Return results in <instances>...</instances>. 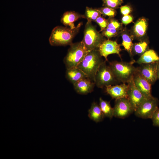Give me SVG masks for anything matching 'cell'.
<instances>
[{
    "label": "cell",
    "mask_w": 159,
    "mask_h": 159,
    "mask_svg": "<svg viewBox=\"0 0 159 159\" xmlns=\"http://www.w3.org/2000/svg\"><path fill=\"white\" fill-rule=\"evenodd\" d=\"M82 25V23L81 22L74 29L62 26L55 27L49 38V44L54 46L70 45Z\"/></svg>",
    "instance_id": "6da1fadb"
},
{
    "label": "cell",
    "mask_w": 159,
    "mask_h": 159,
    "mask_svg": "<svg viewBox=\"0 0 159 159\" xmlns=\"http://www.w3.org/2000/svg\"><path fill=\"white\" fill-rule=\"evenodd\" d=\"M97 49L89 51L77 67L82 70L87 78L95 82L96 73L104 61Z\"/></svg>",
    "instance_id": "7a4b0ae2"
},
{
    "label": "cell",
    "mask_w": 159,
    "mask_h": 159,
    "mask_svg": "<svg viewBox=\"0 0 159 159\" xmlns=\"http://www.w3.org/2000/svg\"><path fill=\"white\" fill-rule=\"evenodd\" d=\"M70 46L63 60L67 69L77 67L90 51L82 41L72 43Z\"/></svg>",
    "instance_id": "3957f363"
},
{
    "label": "cell",
    "mask_w": 159,
    "mask_h": 159,
    "mask_svg": "<svg viewBox=\"0 0 159 159\" xmlns=\"http://www.w3.org/2000/svg\"><path fill=\"white\" fill-rule=\"evenodd\" d=\"M134 61L127 62L115 61L109 62V65L119 82L127 83L132 78L137 69L133 65Z\"/></svg>",
    "instance_id": "277c9868"
},
{
    "label": "cell",
    "mask_w": 159,
    "mask_h": 159,
    "mask_svg": "<svg viewBox=\"0 0 159 159\" xmlns=\"http://www.w3.org/2000/svg\"><path fill=\"white\" fill-rule=\"evenodd\" d=\"M102 34L98 31L92 21H87L85 28L82 41L89 51L97 49L105 39Z\"/></svg>",
    "instance_id": "5b68a950"
},
{
    "label": "cell",
    "mask_w": 159,
    "mask_h": 159,
    "mask_svg": "<svg viewBox=\"0 0 159 159\" xmlns=\"http://www.w3.org/2000/svg\"><path fill=\"white\" fill-rule=\"evenodd\" d=\"M106 61H104L100 65L95 76V85L99 88H102L119 82L109 65L106 64Z\"/></svg>",
    "instance_id": "8992f818"
},
{
    "label": "cell",
    "mask_w": 159,
    "mask_h": 159,
    "mask_svg": "<svg viewBox=\"0 0 159 159\" xmlns=\"http://www.w3.org/2000/svg\"><path fill=\"white\" fill-rule=\"evenodd\" d=\"M158 99L151 96L146 97L140 105L134 112L135 115L143 119H151L158 108Z\"/></svg>",
    "instance_id": "52a82bcc"
},
{
    "label": "cell",
    "mask_w": 159,
    "mask_h": 159,
    "mask_svg": "<svg viewBox=\"0 0 159 159\" xmlns=\"http://www.w3.org/2000/svg\"><path fill=\"white\" fill-rule=\"evenodd\" d=\"M113 109L114 117L119 118H125L134 112L127 98L116 99Z\"/></svg>",
    "instance_id": "ba28073f"
},
{
    "label": "cell",
    "mask_w": 159,
    "mask_h": 159,
    "mask_svg": "<svg viewBox=\"0 0 159 159\" xmlns=\"http://www.w3.org/2000/svg\"><path fill=\"white\" fill-rule=\"evenodd\" d=\"M127 83V98L133 108L134 112L146 97L136 87L133 78Z\"/></svg>",
    "instance_id": "9c48e42d"
},
{
    "label": "cell",
    "mask_w": 159,
    "mask_h": 159,
    "mask_svg": "<svg viewBox=\"0 0 159 159\" xmlns=\"http://www.w3.org/2000/svg\"><path fill=\"white\" fill-rule=\"evenodd\" d=\"M121 44L116 41L105 39L100 44L98 50L102 57H103L106 61H108L107 57L110 54H116L121 59L120 52L122 51Z\"/></svg>",
    "instance_id": "30bf717a"
},
{
    "label": "cell",
    "mask_w": 159,
    "mask_h": 159,
    "mask_svg": "<svg viewBox=\"0 0 159 159\" xmlns=\"http://www.w3.org/2000/svg\"><path fill=\"white\" fill-rule=\"evenodd\" d=\"M158 61L142 64L137 67L138 70L141 75L151 85L153 84L158 80L157 73Z\"/></svg>",
    "instance_id": "8fae6325"
},
{
    "label": "cell",
    "mask_w": 159,
    "mask_h": 159,
    "mask_svg": "<svg viewBox=\"0 0 159 159\" xmlns=\"http://www.w3.org/2000/svg\"><path fill=\"white\" fill-rule=\"evenodd\" d=\"M133 79L136 87L146 97L152 96L151 94L152 85L143 77L137 68L133 76Z\"/></svg>",
    "instance_id": "7c38bea8"
},
{
    "label": "cell",
    "mask_w": 159,
    "mask_h": 159,
    "mask_svg": "<svg viewBox=\"0 0 159 159\" xmlns=\"http://www.w3.org/2000/svg\"><path fill=\"white\" fill-rule=\"evenodd\" d=\"M127 85L122 83L120 85H110L105 87V91L113 99L115 100L127 98Z\"/></svg>",
    "instance_id": "4fadbf2b"
},
{
    "label": "cell",
    "mask_w": 159,
    "mask_h": 159,
    "mask_svg": "<svg viewBox=\"0 0 159 159\" xmlns=\"http://www.w3.org/2000/svg\"><path fill=\"white\" fill-rule=\"evenodd\" d=\"M95 85V82L87 78L83 79L73 84L76 92L82 95H86L92 92Z\"/></svg>",
    "instance_id": "5bb4252c"
},
{
    "label": "cell",
    "mask_w": 159,
    "mask_h": 159,
    "mask_svg": "<svg viewBox=\"0 0 159 159\" xmlns=\"http://www.w3.org/2000/svg\"><path fill=\"white\" fill-rule=\"evenodd\" d=\"M148 26V21L145 18H141L138 20L132 29V33L134 38L140 41L143 40L142 39L146 34Z\"/></svg>",
    "instance_id": "9a60e30c"
},
{
    "label": "cell",
    "mask_w": 159,
    "mask_h": 159,
    "mask_svg": "<svg viewBox=\"0 0 159 159\" xmlns=\"http://www.w3.org/2000/svg\"><path fill=\"white\" fill-rule=\"evenodd\" d=\"M80 18H85L84 15H82L74 11H67L63 14L61 22L64 26H69L72 29L75 28L74 23Z\"/></svg>",
    "instance_id": "2e32d148"
},
{
    "label": "cell",
    "mask_w": 159,
    "mask_h": 159,
    "mask_svg": "<svg viewBox=\"0 0 159 159\" xmlns=\"http://www.w3.org/2000/svg\"><path fill=\"white\" fill-rule=\"evenodd\" d=\"M65 77L67 80L73 84L83 79L87 78V75L77 67L67 69Z\"/></svg>",
    "instance_id": "e0dca14e"
},
{
    "label": "cell",
    "mask_w": 159,
    "mask_h": 159,
    "mask_svg": "<svg viewBox=\"0 0 159 159\" xmlns=\"http://www.w3.org/2000/svg\"><path fill=\"white\" fill-rule=\"evenodd\" d=\"M159 60V57L155 52L153 49H148L135 62L141 65L152 63Z\"/></svg>",
    "instance_id": "ac0fdd59"
},
{
    "label": "cell",
    "mask_w": 159,
    "mask_h": 159,
    "mask_svg": "<svg viewBox=\"0 0 159 159\" xmlns=\"http://www.w3.org/2000/svg\"><path fill=\"white\" fill-rule=\"evenodd\" d=\"M120 34L122 39V45L130 56H132V49L133 44L132 41L134 38V35L126 28L122 29Z\"/></svg>",
    "instance_id": "d6986e66"
},
{
    "label": "cell",
    "mask_w": 159,
    "mask_h": 159,
    "mask_svg": "<svg viewBox=\"0 0 159 159\" xmlns=\"http://www.w3.org/2000/svg\"><path fill=\"white\" fill-rule=\"evenodd\" d=\"M88 116L90 118L96 122L102 121L105 117L99 105L95 102L92 104L88 110Z\"/></svg>",
    "instance_id": "ffe728a7"
},
{
    "label": "cell",
    "mask_w": 159,
    "mask_h": 159,
    "mask_svg": "<svg viewBox=\"0 0 159 159\" xmlns=\"http://www.w3.org/2000/svg\"><path fill=\"white\" fill-rule=\"evenodd\" d=\"M148 49V41L143 40L138 43L133 44L132 49V54L140 56Z\"/></svg>",
    "instance_id": "44dd1931"
},
{
    "label": "cell",
    "mask_w": 159,
    "mask_h": 159,
    "mask_svg": "<svg viewBox=\"0 0 159 159\" xmlns=\"http://www.w3.org/2000/svg\"><path fill=\"white\" fill-rule=\"evenodd\" d=\"M99 106L105 117L112 119L114 116L113 109L109 102L103 100L101 97L99 99Z\"/></svg>",
    "instance_id": "7402d4cb"
},
{
    "label": "cell",
    "mask_w": 159,
    "mask_h": 159,
    "mask_svg": "<svg viewBox=\"0 0 159 159\" xmlns=\"http://www.w3.org/2000/svg\"><path fill=\"white\" fill-rule=\"evenodd\" d=\"M101 15L97 9H93L87 7L84 16L87 21H95L97 18L101 16Z\"/></svg>",
    "instance_id": "603a6c76"
},
{
    "label": "cell",
    "mask_w": 159,
    "mask_h": 159,
    "mask_svg": "<svg viewBox=\"0 0 159 159\" xmlns=\"http://www.w3.org/2000/svg\"><path fill=\"white\" fill-rule=\"evenodd\" d=\"M122 30L111 29L107 27L101 32V34L103 37H105L108 39H109L120 34Z\"/></svg>",
    "instance_id": "cb8c5ba5"
},
{
    "label": "cell",
    "mask_w": 159,
    "mask_h": 159,
    "mask_svg": "<svg viewBox=\"0 0 159 159\" xmlns=\"http://www.w3.org/2000/svg\"><path fill=\"white\" fill-rule=\"evenodd\" d=\"M97 9L103 16H108L109 18L114 17L117 14L115 9L103 6Z\"/></svg>",
    "instance_id": "d4e9b609"
},
{
    "label": "cell",
    "mask_w": 159,
    "mask_h": 159,
    "mask_svg": "<svg viewBox=\"0 0 159 159\" xmlns=\"http://www.w3.org/2000/svg\"><path fill=\"white\" fill-rule=\"evenodd\" d=\"M124 0H102L103 6L116 9L123 3Z\"/></svg>",
    "instance_id": "484cf974"
},
{
    "label": "cell",
    "mask_w": 159,
    "mask_h": 159,
    "mask_svg": "<svg viewBox=\"0 0 159 159\" xmlns=\"http://www.w3.org/2000/svg\"><path fill=\"white\" fill-rule=\"evenodd\" d=\"M107 20V28L117 30L122 29V23L119 22L117 20L113 17L109 18Z\"/></svg>",
    "instance_id": "4316f807"
},
{
    "label": "cell",
    "mask_w": 159,
    "mask_h": 159,
    "mask_svg": "<svg viewBox=\"0 0 159 159\" xmlns=\"http://www.w3.org/2000/svg\"><path fill=\"white\" fill-rule=\"evenodd\" d=\"M95 22L99 25L100 28V32L107 27L108 24L107 19H105L101 16L98 17Z\"/></svg>",
    "instance_id": "83f0119b"
},
{
    "label": "cell",
    "mask_w": 159,
    "mask_h": 159,
    "mask_svg": "<svg viewBox=\"0 0 159 159\" xmlns=\"http://www.w3.org/2000/svg\"><path fill=\"white\" fill-rule=\"evenodd\" d=\"M120 9V12L123 16L128 15L132 11L131 7L127 5L121 6Z\"/></svg>",
    "instance_id": "f1b7e54d"
},
{
    "label": "cell",
    "mask_w": 159,
    "mask_h": 159,
    "mask_svg": "<svg viewBox=\"0 0 159 159\" xmlns=\"http://www.w3.org/2000/svg\"><path fill=\"white\" fill-rule=\"evenodd\" d=\"M151 119L153 125L159 127V109L158 108L155 112Z\"/></svg>",
    "instance_id": "f546056e"
},
{
    "label": "cell",
    "mask_w": 159,
    "mask_h": 159,
    "mask_svg": "<svg viewBox=\"0 0 159 159\" xmlns=\"http://www.w3.org/2000/svg\"><path fill=\"white\" fill-rule=\"evenodd\" d=\"M133 16L130 14L123 16L122 18V23L125 25H127L131 22L133 20Z\"/></svg>",
    "instance_id": "4dcf8cb0"
},
{
    "label": "cell",
    "mask_w": 159,
    "mask_h": 159,
    "mask_svg": "<svg viewBox=\"0 0 159 159\" xmlns=\"http://www.w3.org/2000/svg\"><path fill=\"white\" fill-rule=\"evenodd\" d=\"M157 73V79H159V60L158 61Z\"/></svg>",
    "instance_id": "1f68e13d"
}]
</instances>
